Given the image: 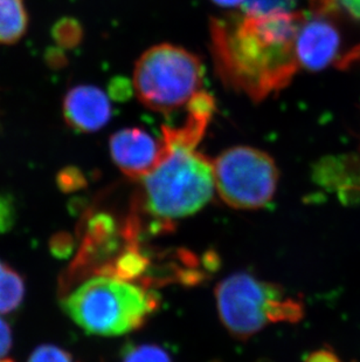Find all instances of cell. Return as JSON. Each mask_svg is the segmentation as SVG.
I'll list each match as a JSON object with an SVG mask.
<instances>
[{"instance_id": "obj_5", "label": "cell", "mask_w": 360, "mask_h": 362, "mask_svg": "<svg viewBox=\"0 0 360 362\" xmlns=\"http://www.w3.org/2000/svg\"><path fill=\"white\" fill-rule=\"evenodd\" d=\"M217 312L231 334L247 339L272 322H297L303 318L301 301L284 297L274 284L249 274H233L215 290Z\"/></svg>"}, {"instance_id": "obj_15", "label": "cell", "mask_w": 360, "mask_h": 362, "mask_svg": "<svg viewBox=\"0 0 360 362\" xmlns=\"http://www.w3.org/2000/svg\"><path fill=\"white\" fill-rule=\"evenodd\" d=\"M122 362H172L170 356L160 346H131L123 353Z\"/></svg>"}, {"instance_id": "obj_22", "label": "cell", "mask_w": 360, "mask_h": 362, "mask_svg": "<svg viewBox=\"0 0 360 362\" xmlns=\"http://www.w3.org/2000/svg\"><path fill=\"white\" fill-rule=\"evenodd\" d=\"M337 6L343 8L350 17L360 21V0H336Z\"/></svg>"}, {"instance_id": "obj_26", "label": "cell", "mask_w": 360, "mask_h": 362, "mask_svg": "<svg viewBox=\"0 0 360 362\" xmlns=\"http://www.w3.org/2000/svg\"><path fill=\"white\" fill-rule=\"evenodd\" d=\"M0 362H14L12 360H0Z\"/></svg>"}, {"instance_id": "obj_12", "label": "cell", "mask_w": 360, "mask_h": 362, "mask_svg": "<svg viewBox=\"0 0 360 362\" xmlns=\"http://www.w3.org/2000/svg\"><path fill=\"white\" fill-rule=\"evenodd\" d=\"M25 292L26 285L23 276L7 267L0 278V315H8L20 308Z\"/></svg>"}, {"instance_id": "obj_9", "label": "cell", "mask_w": 360, "mask_h": 362, "mask_svg": "<svg viewBox=\"0 0 360 362\" xmlns=\"http://www.w3.org/2000/svg\"><path fill=\"white\" fill-rule=\"evenodd\" d=\"M62 113L75 132L92 133L102 129L112 119V105L102 89L80 85L66 94Z\"/></svg>"}, {"instance_id": "obj_1", "label": "cell", "mask_w": 360, "mask_h": 362, "mask_svg": "<svg viewBox=\"0 0 360 362\" xmlns=\"http://www.w3.org/2000/svg\"><path fill=\"white\" fill-rule=\"evenodd\" d=\"M306 14L301 11L212 19L211 49L221 80L253 101L292 82L299 71L295 40Z\"/></svg>"}, {"instance_id": "obj_6", "label": "cell", "mask_w": 360, "mask_h": 362, "mask_svg": "<svg viewBox=\"0 0 360 362\" xmlns=\"http://www.w3.org/2000/svg\"><path fill=\"white\" fill-rule=\"evenodd\" d=\"M215 187L224 203L252 210L272 201L279 182V169L265 151L233 147L213 162Z\"/></svg>"}, {"instance_id": "obj_10", "label": "cell", "mask_w": 360, "mask_h": 362, "mask_svg": "<svg viewBox=\"0 0 360 362\" xmlns=\"http://www.w3.org/2000/svg\"><path fill=\"white\" fill-rule=\"evenodd\" d=\"M313 181L329 192H337L344 204L360 201V160L357 156H329L315 164Z\"/></svg>"}, {"instance_id": "obj_24", "label": "cell", "mask_w": 360, "mask_h": 362, "mask_svg": "<svg viewBox=\"0 0 360 362\" xmlns=\"http://www.w3.org/2000/svg\"><path fill=\"white\" fill-rule=\"evenodd\" d=\"M213 3L222 7H234L241 5L245 0H212Z\"/></svg>"}, {"instance_id": "obj_18", "label": "cell", "mask_w": 360, "mask_h": 362, "mask_svg": "<svg viewBox=\"0 0 360 362\" xmlns=\"http://www.w3.org/2000/svg\"><path fill=\"white\" fill-rule=\"evenodd\" d=\"M58 185L59 188L61 189L62 192H75V190L83 187L85 178L78 169L66 168V169L59 173Z\"/></svg>"}, {"instance_id": "obj_7", "label": "cell", "mask_w": 360, "mask_h": 362, "mask_svg": "<svg viewBox=\"0 0 360 362\" xmlns=\"http://www.w3.org/2000/svg\"><path fill=\"white\" fill-rule=\"evenodd\" d=\"M340 45V32L330 21L329 16L310 14L296 37V60L299 67L318 72L336 58Z\"/></svg>"}, {"instance_id": "obj_2", "label": "cell", "mask_w": 360, "mask_h": 362, "mask_svg": "<svg viewBox=\"0 0 360 362\" xmlns=\"http://www.w3.org/2000/svg\"><path fill=\"white\" fill-rule=\"evenodd\" d=\"M162 133V158L143 178L146 208L162 218H183L212 199L213 162L196 151L199 141L179 127L164 126Z\"/></svg>"}, {"instance_id": "obj_21", "label": "cell", "mask_w": 360, "mask_h": 362, "mask_svg": "<svg viewBox=\"0 0 360 362\" xmlns=\"http://www.w3.org/2000/svg\"><path fill=\"white\" fill-rule=\"evenodd\" d=\"M304 362H342L336 353L331 349H323L310 353Z\"/></svg>"}, {"instance_id": "obj_13", "label": "cell", "mask_w": 360, "mask_h": 362, "mask_svg": "<svg viewBox=\"0 0 360 362\" xmlns=\"http://www.w3.org/2000/svg\"><path fill=\"white\" fill-rule=\"evenodd\" d=\"M297 0H245L241 10L246 16L265 17L270 14L292 12Z\"/></svg>"}, {"instance_id": "obj_19", "label": "cell", "mask_w": 360, "mask_h": 362, "mask_svg": "<svg viewBox=\"0 0 360 362\" xmlns=\"http://www.w3.org/2000/svg\"><path fill=\"white\" fill-rule=\"evenodd\" d=\"M73 240L68 233H56L52 237L49 242V250L52 255L56 258H66L72 252Z\"/></svg>"}, {"instance_id": "obj_20", "label": "cell", "mask_w": 360, "mask_h": 362, "mask_svg": "<svg viewBox=\"0 0 360 362\" xmlns=\"http://www.w3.org/2000/svg\"><path fill=\"white\" fill-rule=\"evenodd\" d=\"M12 331L10 325L0 318V360H3L12 349Z\"/></svg>"}, {"instance_id": "obj_17", "label": "cell", "mask_w": 360, "mask_h": 362, "mask_svg": "<svg viewBox=\"0 0 360 362\" xmlns=\"http://www.w3.org/2000/svg\"><path fill=\"white\" fill-rule=\"evenodd\" d=\"M17 221L16 203L11 195H0V235L10 233Z\"/></svg>"}, {"instance_id": "obj_11", "label": "cell", "mask_w": 360, "mask_h": 362, "mask_svg": "<svg viewBox=\"0 0 360 362\" xmlns=\"http://www.w3.org/2000/svg\"><path fill=\"white\" fill-rule=\"evenodd\" d=\"M28 28L25 0H0V45L16 44Z\"/></svg>"}, {"instance_id": "obj_4", "label": "cell", "mask_w": 360, "mask_h": 362, "mask_svg": "<svg viewBox=\"0 0 360 362\" xmlns=\"http://www.w3.org/2000/svg\"><path fill=\"white\" fill-rule=\"evenodd\" d=\"M204 66L185 48L160 44L149 48L133 69V92L140 103L158 113L185 106L200 92Z\"/></svg>"}, {"instance_id": "obj_16", "label": "cell", "mask_w": 360, "mask_h": 362, "mask_svg": "<svg viewBox=\"0 0 360 362\" xmlns=\"http://www.w3.org/2000/svg\"><path fill=\"white\" fill-rule=\"evenodd\" d=\"M28 362H78L71 353L54 345H41L32 352Z\"/></svg>"}, {"instance_id": "obj_14", "label": "cell", "mask_w": 360, "mask_h": 362, "mask_svg": "<svg viewBox=\"0 0 360 362\" xmlns=\"http://www.w3.org/2000/svg\"><path fill=\"white\" fill-rule=\"evenodd\" d=\"M52 37L58 46L73 48L81 41L82 28L75 19L62 18L52 28Z\"/></svg>"}, {"instance_id": "obj_3", "label": "cell", "mask_w": 360, "mask_h": 362, "mask_svg": "<svg viewBox=\"0 0 360 362\" xmlns=\"http://www.w3.org/2000/svg\"><path fill=\"white\" fill-rule=\"evenodd\" d=\"M156 308L148 292L124 279L101 276L82 283L62 308L88 334L114 337L140 327Z\"/></svg>"}, {"instance_id": "obj_25", "label": "cell", "mask_w": 360, "mask_h": 362, "mask_svg": "<svg viewBox=\"0 0 360 362\" xmlns=\"http://www.w3.org/2000/svg\"><path fill=\"white\" fill-rule=\"evenodd\" d=\"M7 267H7L6 264L0 260V278H1V276H3L4 274H5V271L7 270Z\"/></svg>"}, {"instance_id": "obj_8", "label": "cell", "mask_w": 360, "mask_h": 362, "mask_svg": "<svg viewBox=\"0 0 360 362\" xmlns=\"http://www.w3.org/2000/svg\"><path fill=\"white\" fill-rule=\"evenodd\" d=\"M116 165L131 178H144L163 154V144L140 128L116 132L109 142Z\"/></svg>"}, {"instance_id": "obj_23", "label": "cell", "mask_w": 360, "mask_h": 362, "mask_svg": "<svg viewBox=\"0 0 360 362\" xmlns=\"http://www.w3.org/2000/svg\"><path fill=\"white\" fill-rule=\"evenodd\" d=\"M46 59H47L48 64L51 66H54V67H60L61 64L65 62L64 55L56 48H49L47 53H46Z\"/></svg>"}]
</instances>
